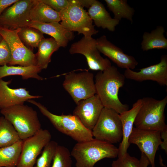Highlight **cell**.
<instances>
[{"label": "cell", "mask_w": 167, "mask_h": 167, "mask_svg": "<svg viewBox=\"0 0 167 167\" xmlns=\"http://www.w3.org/2000/svg\"><path fill=\"white\" fill-rule=\"evenodd\" d=\"M141 99H139L132 105V108L120 115L122 130V138L118 148V157L123 156L127 153L130 144L128 142L132 132L134 122L142 104Z\"/></svg>", "instance_id": "cell-19"}, {"label": "cell", "mask_w": 167, "mask_h": 167, "mask_svg": "<svg viewBox=\"0 0 167 167\" xmlns=\"http://www.w3.org/2000/svg\"><path fill=\"white\" fill-rule=\"evenodd\" d=\"M87 12L91 19L98 27L114 32L115 27L119 24L120 21L112 18L103 4L98 1L93 0Z\"/></svg>", "instance_id": "cell-20"}, {"label": "cell", "mask_w": 167, "mask_h": 167, "mask_svg": "<svg viewBox=\"0 0 167 167\" xmlns=\"http://www.w3.org/2000/svg\"><path fill=\"white\" fill-rule=\"evenodd\" d=\"M51 137L48 130L41 129L34 135L23 140L16 167H34L38 156L51 140Z\"/></svg>", "instance_id": "cell-11"}, {"label": "cell", "mask_w": 167, "mask_h": 167, "mask_svg": "<svg viewBox=\"0 0 167 167\" xmlns=\"http://www.w3.org/2000/svg\"><path fill=\"white\" fill-rule=\"evenodd\" d=\"M97 48L100 53L105 55L122 68L133 69L138 63L132 56L125 54L120 48L113 44L103 35L96 39Z\"/></svg>", "instance_id": "cell-16"}, {"label": "cell", "mask_w": 167, "mask_h": 167, "mask_svg": "<svg viewBox=\"0 0 167 167\" xmlns=\"http://www.w3.org/2000/svg\"><path fill=\"white\" fill-rule=\"evenodd\" d=\"M23 140L0 148V167H16L21 152Z\"/></svg>", "instance_id": "cell-25"}, {"label": "cell", "mask_w": 167, "mask_h": 167, "mask_svg": "<svg viewBox=\"0 0 167 167\" xmlns=\"http://www.w3.org/2000/svg\"><path fill=\"white\" fill-rule=\"evenodd\" d=\"M107 7L114 15V18L120 21L124 18L133 22L135 10L128 4L126 0H105Z\"/></svg>", "instance_id": "cell-26"}, {"label": "cell", "mask_w": 167, "mask_h": 167, "mask_svg": "<svg viewBox=\"0 0 167 167\" xmlns=\"http://www.w3.org/2000/svg\"><path fill=\"white\" fill-rule=\"evenodd\" d=\"M0 113L12 124L22 140L41 129L36 111L27 105H16L1 109Z\"/></svg>", "instance_id": "cell-3"}, {"label": "cell", "mask_w": 167, "mask_h": 167, "mask_svg": "<svg viewBox=\"0 0 167 167\" xmlns=\"http://www.w3.org/2000/svg\"><path fill=\"white\" fill-rule=\"evenodd\" d=\"M161 139H163L160 146L162 149H164L167 153V130L161 132Z\"/></svg>", "instance_id": "cell-35"}, {"label": "cell", "mask_w": 167, "mask_h": 167, "mask_svg": "<svg viewBox=\"0 0 167 167\" xmlns=\"http://www.w3.org/2000/svg\"><path fill=\"white\" fill-rule=\"evenodd\" d=\"M37 107L58 131L71 137L78 142L93 138L92 131L86 127L75 116L71 114L57 115L50 112L44 105L32 99L27 101Z\"/></svg>", "instance_id": "cell-4"}, {"label": "cell", "mask_w": 167, "mask_h": 167, "mask_svg": "<svg viewBox=\"0 0 167 167\" xmlns=\"http://www.w3.org/2000/svg\"><path fill=\"white\" fill-rule=\"evenodd\" d=\"M141 100V105L134 123L135 127L161 132L167 130L164 114L167 96L161 100L149 97Z\"/></svg>", "instance_id": "cell-5"}, {"label": "cell", "mask_w": 167, "mask_h": 167, "mask_svg": "<svg viewBox=\"0 0 167 167\" xmlns=\"http://www.w3.org/2000/svg\"><path fill=\"white\" fill-rule=\"evenodd\" d=\"M94 74L88 71L66 74L62 85L77 104L96 93Z\"/></svg>", "instance_id": "cell-8"}, {"label": "cell", "mask_w": 167, "mask_h": 167, "mask_svg": "<svg viewBox=\"0 0 167 167\" xmlns=\"http://www.w3.org/2000/svg\"><path fill=\"white\" fill-rule=\"evenodd\" d=\"M138 72L130 69L125 70L124 75L127 79L138 82L151 80L161 86H167V56L161 57L160 62L155 65L139 69Z\"/></svg>", "instance_id": "cell-15"}, {"label": "cell", "mask_w": 167, "mask_h": 167, "mask_svg": "<svg viewBox=\"0 0 167 167\" xmlns=\"http://www.w3.org/2000/svg\"><path fill=\"white\" fill-rule=\"evenodd\" d=\"M37 47L38 51L35 54L36 66L41 70L46 69L51 61L52 54L60 47L56 41L52 37L42 39Z\"/></svg>", "instance_id": "cell-23"}, {"label": "cell", "mask_w": 167, "mask_h": 167, "mask_svg": "<svg viewBox=\"0 0 167 167\" xmlns=\"http://www.w3.org/2000/svg\"><path fill=\"white\" fill-rule=\"evenodd\" d=\"M111 166L112 167H139V161L127 152L123 156L113 161Z\"/></svg>", "instance_id": "cell-31"}, {"label": "cell", "mask_w": 167, "mask_h": 167, "mask_svg": "<svg viewBox=\"0 0 167 167\" xmlns=\"http://www.w3.org/2000/svg\"><path fill=\"white\" fill-rule=\"evenodd\" d=\"M18 35L25 46L32 49L37 47L40 42L44 38L43 34L39 30L28 26L20 28Z\"/></svg>", "instance_id": "cell-28"}, {"label": "cell", "mask_w": 167, "mask_h": 167, "mask_svg": "<svg viewBox=\"0 0 167 167\" xmlns=\"http://www.w3.org/2000/svg\"><path fill=\"white\" fill-rule=\"evenodd\" d=\"M2 39L3 38L2 36L0 35V42H1Z\"/></svg>", "instance_id": "cell-38"}, {"label": "cell", "mask_w": 167, "mask_h": 167, "mask_svg": "<svg viewBox=\"0 0 167 167\" xmlns=\"http://www.w3.org/2000/svg\"><path fill=\"white\" fill-rule=\"evenodd\" d=\"M27 26L34 28L43 34L50 36L56 41L60 47H66L69 41L74 38L72 32L67 30L58 22L43 23L30 21Z\"/></svg>", "instance_id": "cell-18"}, {"label": "cell", "mask_w": 167, "mask_h": 167, "mask_svg": "<svg viewBox=\"0 0 167 167\" xmlns=\"http://www.w3.org/2000/svg\"><path fill=\"white\" fill-rule=\"evenodd\" d=\"M11 59L10 49L6 42L3 38L0 42V66L9 65Z\"/></svg>", "instance_id": "cell-32"}, {"label": "cell", "mask_w": 167, "mask_h": 167, "mask_svg": "<svg viewBox=\"0 0 167 167\" xmlns=\"http://www.w3.org/2000/svg\"><path fill=\"white\" fill-rule=\"evenodd\" d=\"M36 0H18L0 15V26L14 30L27 26L30 11Z\"/></svg>", "instance_id": "cell-12"}, {"label": "cell", "mask_w": 167, "mask_h": 167, "mask_svg": "<svg viewBox=\"0 0 167 167\" xmlns=\"http://www.w3.org/2000/svg\"><path fill=\"white\" fill-rule=\"evenodd\" d=\"M92 131L96 139L112 144L120 142L122 138V130L119 114L104 107Z\"/></svg>", "instance_id": "cell-7"}, {"label": "cell", "mask_w": 167, "mask_h": 167, "mask_svg": "<svg viewBox=\"0 0 167 167\" xmlns=\"http://www.w3.org/2000/svg\"><path fill=\"white\" fill-rule=\"evenodd\" d=\"M73 112L84 126L92 131L104 107L96 94L79 101Z\"/></svg>", "instance_id": "cell-14"}, {"label": "cell", "mask_w": 167, "mask_h": 167, "mask_svg": "<svg viewBox=\"0 0 167 167\" xmlns=\"http://www.w3.org/2000/svg\"><path fill=\"white\" fill-rule=\"evenodd\" d=\"M41 70L37 66H15L5 65L0 66V79L7 76L18 75L21 76L23 79L32 78L42 80L44 78L38 74Z\"/></svg>", "instance_id": "cell-24"}, {"label": "cell", "mask_w": 167, "mask_h": 167, "mask_svg": "<svg viewBox=\"0 0 167 167\" xmlns=\"http://www.w3.org/2000/svg\"><path fill=\"white\" fill-rule=\"evenodd\" d=\"M11 82V80L6 81L0 79V110L24 104L29 100L42 97L30 95L25 88H11L8 86Z\"/></svg>", "instance_id": "cell-17"}, {"label": "cell", "mask_w": 167, "mask_h": 167, "mask_svg": "<svg viewBox=\"0 0 167 167\" xmlns=\"http://www.w3.org/2000/svg\"><path fill=\"white\" fill-rule=\"evenodd\" d=\"M56 11L60 12L69 4L70 0H41Z\"/></svg>", "instance_id": "cell-33"}, {"label": "cell", "mask_w": 167, "mask_h": 167, "mask_svg": "<svg viewBox=\"0 0 167 167\" xmlns=\"http://www.w3.org/2000/svg\"><path fill=\"white\" fill-rule=\"evenodd\" d=\"M165 30L161 26H157L150 32H145L141 43L143 51L150 50L167 49V39L164 36Z\"/></svg>", "instance_id": "cell-22"}, {"label": "cell", "mask_w": 167, "mask_h": 167, "mask_svg": "<svg viewBox=\"0 0 167 167\" xmlns=\"http://www.w3.org/2000/svg\"><path fill=\"white\" fill-rule=\"evenodd\" d=\"M20 28L12 30L0 26V35L8 44L11 51V61L10 66H36L35 54L25 46L19 38Z\"/></svg>", "instance_id": "cell-9"}, {"label": "cell", "mask_w": 167, "mask_h": 167, "mask_svg": "<svg viewBox=\"0 0 167 167\" xmlns=\"http://www.w3.org/2000/svg\"><path fill=\"white\" fill-rule=\"evenodd\" d=\"M71 152L67 148L58 145L51 167H71Z\"/></svg>", "instance_id": "cell-29"}, {"label": "cell", "mask_w": 167, "mask_h": 167, "mask_svg": "<svg viewBox=\"0 0 167 167\" xmlns=\"http://www.w3.org/2000/svg\"><path fill=\"white\" fill-rule=\"evenodd\" d=\"M79 4L82 7L88 8L92 5L93 0H77Z\"/></svg>", "instance_id": "cell-37"}, {"label": "cell", "mask_w": 167, "mask_h": 167, "mask_svg": "<svg viewBox=\"0 0 167 167\" xmlns=\"http://www.w3.org/2000/svg\"><path fill=\"white\" fill-rule=\"evenodd\" d=\"M18 0H0V15L8 7Z\"/></svg>", "instance_id": "cell-34"}, {"label": "cell", "mask_w": 167, "mask_h": 167, "mask_svg": "<svg viewBox=\"0 0 167 167\" xmlns=\"http://www.w3.org/2000/svg\"><path fill=\"white\" fill-rule=\"evenodd\" d=\"M139 161V167H148L150 164L148 159L143 153L141 152V156Z\"/></svg>", "instance_id": "cell-36"}, {"label": "cell", "mask_w": 167, "mask_h": 167, "mask_svg": "<svg viewBox=\"0 0 167 167\" xmlns=\"http://www.w3.org/2000/svg\"><path fill=\"white\" fill-rule=\"evenodd\" d=\"M125 77L113 66L103 71H99L95 76L96 94L104 107L111 109L119 114L129 110V106L119 100V88L125 84Z\"/></svg>", "instance_id": "cell-1"}, {"label": "cell", "mask_w": 167, "mask_h": 167, "mask_svg": "<svg viewBox=\"0 0 167 167\" xmlns=\"http://www.w3.org/2000/svg\"><path fill=\"white\" fill-rule=\"evenodd\" d=\"M69 51L71 54H79L84 55L89 69L92 70L103 71L111 66L108 59L101 56L97 47L96 39L92 37L83 36L72 44Z\"/></svg>", "instance_id": "cell-10"}, {"label": "cell", "mask_w": 167, "mask_h": 167, "mask_svg": "<svg viewBox=\"0 0 167 167\" xmlns=\"http://www.w3.org/2000/svg\"><path fill=\"white\" fill-rule=\"evenodd\" d=\"M61 24L67 30L77 32L85 37H91L98 32L86 11L77 0H70L68 5L59 12Z\"/></svg>", "instance_id": "cell-6"}, {"label": "cell", "mask_w": 167, "mask_h": 167, "mask_svg": "<svg viewBox=\"0 0 167 167\" xmlns=\"http://www.w3.org/2000/svg\"><path fill=\"white\" fill-rule=\"evenodd\" d=\"M161 133L158 131L133 127L128 140L130 144L136 145L141 152L145 155L152 167H155L156 153L162 142Z\"/></svg>", "instance_id": "cell-13"}, {"label": "cell", "mask_w": 167, "mask_h": 167, "mask_svg": "<svg viewBox=\"0 0 167 167\" xmlns=\"http://www.w3.org/2000/svg\"><path fill=\"white\" fill-rule=\"evenodd\" d=\"M20 140L11 122L4 117H0V148L11 146Z\"/></svg>", "instance_id": "cell-27"}, {"label": "cell", "mask_w": 167, "mask_h": 167, "mask_svg": "<svg viewBox=\"0 0 167 167\" xmlns=\"http://www.w3.org/2000/svg\"><path fill=\"white\" fill-rule=\"evenodd\" d=\"M76 161V167H93L98 161L105 158L118 156V148L113 144L93 138L78 142L71 152Z\"/></svg>", "instance_id": "cell-2"}, {"label": "cell", "mask_w": 167, "mask_h": 167, "mask_svg": "<svg viewBox=\"0 0 167 167\" xmlns=\"http://www.w3.org/2000/svg\"><path fill=\"white\" fill-rule=\"evenodd\" d=\"M58 145L55 141L51 140L44 148L41 156L36 160L34 167H51Z\"/></svg>", "instance_id": "cell-30"}, {"label": "cell", "mask_w": 167, "mask_h": 167, "mask_svg": "<svg viewBox=\"0 0 167 167\" xmlns=\"http://www.w3.org/2000/svg\"><path fill=\"white\" fill-rule=\"evenodd\" d=\"M30 21L43 23L59 22L61 21L59 13L41 0H36L30 11Z\"/></svg>", "instance_id": "cell-21"}]
</instances>
